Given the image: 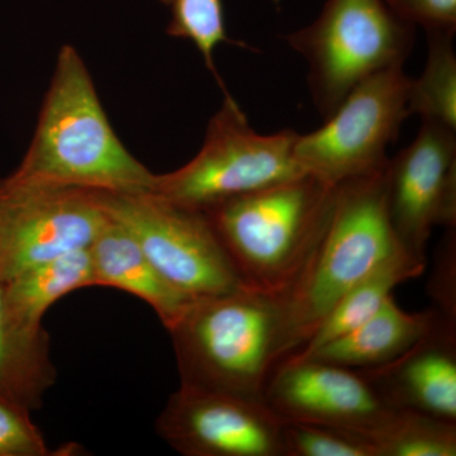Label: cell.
Wrapping results in <instances>:
<instances>
[{"label":"cell","instance_id":"1","mask_svg":"<svg viewBox=\"0 0 456 456\" xmlns=\"http://www.w3.org/2000/svg\"><path fill=\"white\" fill-rule=\"evenodd\" d=\"M155 175L118 139L83 57L64 45L31 143L7 179L17 184L149 193Z\"/></svg>","mask_w":456,"mask_h":456},{"label":"cell","instance_id":"2","mask_svg":"<svg viewBox=\"0 0 456 456\" xmlns=\"http://www.w3.org/2000/svg\"><path fill=\"white\" fill-rule=\"evenodd\" d=\"M387 167L336 185L325 233L281 298L275 365L302 349L336 303L402 248L389 217Z\"/></svg>","mask_w":456,"mask_h":456},{"label":"cell","instance_id":"3","mask_svg":"<svg viewBox=\"0 0 456 456\" xmlns=\"http://www.w3.org/2000/svg\"><path fill=\"white\" fill-rule=\"evenodd\" d=\"M335 191L307 173L202 212L245 287L283 298L325 233Z\"/></svg>","mask_w":456,"mask_h":456},{"label":"cell","instance_id":"4","mask_svg":"<svg viewBox=\"0 0 456 456\" xmlns=\"http://www.w3.org/2000/svg\"><path fill=\"white\" fill-rule=\"evenodd\" d=\"M281 308V298L248 288L191 302L167 330L180 386L264 401Z\"/></svg>","mask_w":456,"mask_h":456},{"label":"cell","instance_id":"5","mask_svg":"<svg viewBox=\"0 0 456 456\" xmlns=\"http://www.w3.org/2000/svg\"><path fill=\"white\" fill-rule=\"evenodd\" d=\"M415 28L387 0H327L311 25L285 41L307 62L312 101L327 119L362 80L403 66Z\"/></svg>","mask_w":456,"mask_h":456},{"label":"cell","instance_id":"6","mask_svg":"<svg viewBox=\"0 0 456 456\" xmlns=\"http://www.w3.org/2000/svg\"><path fill=\"white\" fill-rule=\"evenodd\" d=\"M299 134H260L228 93L207 126L198 154L184 167L155 175L149 193L204 211L230 198L305 175L294 156Z\"/></svg>","mask_w":456,"mask_h":456},{"label":"cell","instance_id":"7","mask_svg":"<svg viewBox=\"0 0 456 456\" xmlns=\"http://www.w3.org/2000/svg\"><path fill=\"white\" fill-rule=\"evenodd\" d=\"M104 211L134 236L165 281L188 298H209L245 285L202 211L151 193L98 191Z\"/></svg>","mask_w":456,"mask_h":456},{"label":"cell","instance_id":"8","mask_svg":"<svg viewBox=\"0 0 456 456\" xmlns=\"http://www.w3.org/2000/svg\"><path fill=\"white\" fill-rule=\"evenodd\" d=\"M411 79L401 65L378 71L351 90L322 127L298 134L294 156L305 173L336 187L387 167V147L410 117Z\"/></svg>","mask_w":456,"mask_h":456},{"label":"cell","instance_id":"9","mask_svg":"<svg viewBox=\"0 0 456 456\" xmlns=\"http://www.w3.org/2000/svg\"><path fill=\"white\" fill-rule=\"evenodd\" d=\"M107 221L98 191L0 179V281L89 248Z\"/></svg>","mask_w":456,"mask_h":456},{"label":"cell","instance_id":"10","mask_svg":"<svg viewBox=\"0 0 456 456\" xmlns=\"http://www.w3.org/2000/svg\"><path fill=\"white\" fill-rule=\"evenodd\" d=\"M283 425L263 399L180 386L155 428L185 456H283Z\"/></svg>","mask_w":456,"mask_h":456},{"label":"cell","instance_id":"11","mask_svg":"<svg viewBox=\"0 0 456 456\" xmlns=\"http://www.w3.org/2000/svg\"><path fill=\"white\" fill-rule=\"evenodd\" d=\"M388 211L399 244L426 261L436 226H456V130L422 119L416 139L387 167Z\"/></svg>","mask_w":456,"mask_h":456},{"label":"cell","instance_id":"12","mask_svg":"<svg viewBox=\"0 0 456 456\" xmlns=\"http://www.w3.org/2000/svg\"><path fill=\"white\" fill-rule=\"evenodd\" d=\"M264 402L283 421L331 426L362 437L397 410L358 369L312 359L279 362L265 384Z\"/></svg>","mask_w":456,"mask_h":456},{"label":"cell","instance_id":"13","mask_svg":"<svg viewBox=\"0 0 456 456\" xmlns=\"http://www.w3.org/2000/svg\"><path fill=\"white\" fill-rule=\"evenodd\" d=\"M358 370L389 406L456 424L455 321L441 317L399 358Z\"/></svg>","mask_w":456,"mask_h":456},{"label":"cell","instance_id":"14","mask_svg":"<svg viewBox=\"0 0 456 456\" xmlns=\"http://www.w3.org/2000/svg\"><path fill=\"white\" fill-rule=\"evenodd\" d=\"M95 287H113L146 302L169 330L193 299L188 298L155 269L134 236L108 216L89 248Z\"/></svg>","mask_w":456,"mask_h":456},{"label":"cell","instance_id":"15","mask_svg":"<svg viewBox=\"0 0 456 456\" xmlns=\"http://www.w3.org/2000/svg\"><path fill=\"white\" fill-rule=\"evenodd\" d=\"M441 317L443 314L437 310L410 314L402 310L391 296L373 317L349 334L305 355L287 358L318 360L350 369L380 367L410 350Z\"/></svg>","mask_w":456,"mask_h":456},{"label":"cell","instance_id":"16","mask_svg":"<svg viewBox=\"0 0 456 456\" xmlns=\"http://www.w3.org/2000/svg\"><path fill=\"white\" fill-rule=\"evenodd\" d=\"M95 287L89 248L45 261L4 283L7 311L14 325L28 334L45 331L42 318L56 301L82 288Z\"/></svg>","mask_w":456,"mask_h":456},{"label":"cell","instance_id":"17","mask_svg":"<svg viewBox=\"0 0 456 456\" xmlns=\"http://www.w3.org/2000/svg\"><path fill=\"white\" fill-rule=\"evenodd\" d=\"M56 380L46 331L28 334L14 325L0 281V399L31 411L40 408Z\"/></svg>","mask_w":456,"mask_h":456},{"label":"cell","instance_id":"18","mask_svg":"<svg viewBox=\"0 0 456 456\" xmlns=\"http://www.w3.org/2000/svg\"><path fill=\"white\" fill-rule=\"evenodd\" d=\"M425 268L426 261L417 259L403 248H398L354 285L336 303L307 344L290 355H305L327 342L349 334L382 308L397 285L419 277Z\"/></svg>","mask_w":456,"mask_h":456},{"label":"cell","instance_id":"19","mask_svg":"<svg viewBox=\"0 0 456 456\" xmlns=\"http://www.w3.org/2000/svg\"><path fill=\"white\" fill-rule=\"evenodd\" d=\"M428 60L421 77L411 79L408 113L456 130V55L454 36L426 33Z\"/></svg>","mask_w":456,"mask_h":456},{"label":"cell","instance_id":"20","mask_svg":"<svg viewBox=\"0 0 456 456\" xmlns=\"http://www.w3.org/2000/svg\"><path fill=\"white\" fill-rule=\"evenodd\" d=\"M364 439L377 456L456 455V424L398 408Z\"/></svg>","mask_w":456,"mask_h":456},{"label":"cell","instance_id":"21","mask_svg":"<svg viewBox=\"0 0 456 456\" xmlns=\"http://www.w3.org/2000/svg\"><path fill=\"white\" fill-rule=\"evenodd\" d=\"M171 20L167 33L191 41L200 51L207 69L228 94L216 68L215 53L220 45L236 44L227 36L222 0H170ZM237 45V44H236Z\"/></svg>","mask_w":456,"mask_h":456},{"label":"cell","instance_id":"22","mask_svg":"<svg viewBox=\"0 0 456 456\" xmlns=\"http://www.w3.org/2000/svg\"><path fill=\"white\" fill-rule=\"evenodd\" d=\"M283 456H377V452L355 432L284 421Z\"/></svg>","mask_w":456,"mask_h":456},{"label":"cell","instance_id":"23","mask_svg":"<svg viewBox=\"0 0 456 456\" xmlns=\"http://www.w3.org/2000/svg\"><path fill=\"white\" fill-rule=\"evenodd\" d=\"M29 411L0 399V456L53 455Z\"/></svg>","mask_w":456,"mask_h":456},{"label":"cell","instance_id":"24","mask_svg":"<svg viewBox=\"0 0 456 456\" xmlns=\"http://www.w3.org/2000/svg\"><path fill=\"white\" fill-rule=\"evenodd\" d=\"M398 16L426 33L456 31V0H387Z\"/></svg>","mask_w":456,"mask_h":456},{"label":"cell","instance_id":"25","mask_svg":"<svg viewBox=\"0 0 456 456\" xmlns=\"http://www.w3.org/2000/svg\"><path fill=\"white\" fill-rule=\"evenodd\" d=\"M449 236L440 250L435 273L430 281L432 298L439 303V311L444 317L456 322L455 302V228H448Z\"/></svg>","mask_w":456,"mask_h":456},{"label":"cell","instance_id":"26","mask_svg":"<svg viewBox=\"0 0 456 456\" xmlns=\"http://www.w3.org/2000/svg\"><path fill=\"white\" fill-rule=\"evenodd\" d=\"M158 2L163 3L165 5L170 4V0H158Z\"/></svg>","mask_w":456,"mask_h":456}]
</instances>
